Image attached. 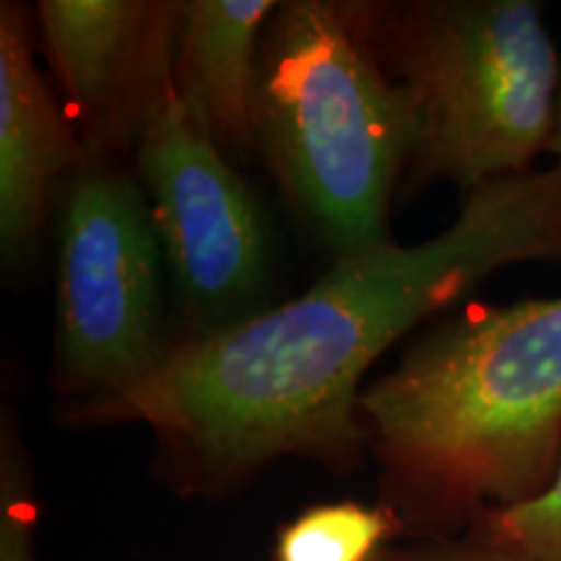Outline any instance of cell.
<instances>
[{"label": "cell", "mask_w": 561, "mask_h": 561, "mask_svg": "<svg viewBox=\"0 0 561 561\" xmlns=\"http://www.w3.org/2000/svg\"><path fill=\"white\" fill-rule=\"evenodd\" d=\"M164 3L140 0H42L37 19L62 94L89 133L136 125Z\"/></svg>", "instance_id": "obj_8"}, {"label": "cell", "mask_w": 561, "mask_h": 561, "mask_svg": "<svg viewBox=\"0 0 561 561\" xmlns=\"http://www.w3.org/2000/svg\"><path fill=\"white\" fill-rule=\"evenodd\" d=\"M273 0L178 3L174 79L182 102L208 136L227 149L255 144L257 66Z\"/></svg>", "instance_id": "obj_9"}, {"label": "cell", "mask_w": 561, "mask_h": 561, "mask_svg": "<svg viewBox=\"0 0 561 561\" xmlns=\"http://www.w3.org/2000/svg\"><path fill=\"white\" fill-rule=\"evenodd\" d=\"M380 504L409 538L462 536L561 466V297L473 307L359 398Z\"/></svg>", "instance_id": "obj_2"}, {"label": "cell", "mask_w": 561, "mask_h": 561, "mask_svg": "<svg viewBox=\"0 0 561 561\" xmlns=\"http://www.w3.org/2000/svg\"><path fill=\"white\" fill-rule=\"evenodd\" d=\"M377 561H525L515 553L500 551L494 546L468 536H434L409 538L405 543L388 546Z\"/></svg>", "instance_id": "obj_13"}, {"label": "cell", "mask_w": 561, "mask_h": 561, "mask_svg": "<svg viewBox=\"0 0 561 561\" xmlns=\"http://www.w3.org/2000/svg\"><path fill=\"white\" fill-rule=\"evenodd\" d=\"M255 138L339 255L390 240V201L411 164L413 121L403 89L385 73L371 5H278L261 45Z\"/></svg>", "instance_id": "obj_3"}, {"label": "cell", "mask_w": 561, "mask_h": 561, "mask_svg": "<svg viewBox=\"0 0 561 561\" xmlns=\"http://www.w3.org/2000/svg\"><path fill=\"white\" fill-rule=\"evenodd\" d=\"M164 250L146 193L128 174L81 159L58 231V369L83 401L121 396L167 359L161 343Z\"/></svg>", "instance_id": "obj_5"}, {"label": "cell", "mask_w": 561, "mask_h": 561, "mask_svg": "<svg viewBox=\"0 0 561 561\" xmlns=\"http://www.w3.org/2000/svg\"><path fill=\"white\" fill-rule=\"evenodd\" d=\"M396 536L401 523L382 504H314L278 530L276 561H377Z\"/></svg>", "instance_id": "obj_10"}, {"label": "cell", "mask_w": 561, "mask_h": 561, "mask_svg": "<svg viewBox=\"0 0 561 561\" xmlns=\"http://www.w3.org/2000/svg\"><path fill=\"white\" fill-rule=\"evenodd\" d=\"M466 533L525 561H561V466L536 500L483 512Z\"/></svg>", "instance_id": "obj_11"}, {"label": "cell", "mask_w": 561, "mask_h": 561, "mask_svg": "<svg viewBox=\"0 0 561 561\" xmlns=\"http://www.w3.org/2000/svg\"><path fill=\"white\" fill-rule=\"evenodd\" d=\"M385 68L413 121L409 178L462 195L533 170L549 149L561 58L533 0L371 5Z\"/></svg>", "instance_id": "obj_4"}, {"label": "cell", "mask_w": 561, "mask_h": 561, "mask_svg": "<svg viewBox=\"0 0 561 561\" xmlns=\"http://www.w3.org/2000/svg\"><path fill=\"white\" fill-rule=\"evenodd\" d=\"M174 21L178 3H164L136 112L138 170L182 299L224 318L261 291L268 240L255 198L182 102Z\"/></svg>", "instance_id": "obj_6"}, {"label": "cell", "mask_w": 561, "mask_h": 561, "mask_svg": "<svg viewBox=\"0 0 561 561\" xmlns=\"http://www.w3.org/2000/svg\"><path fill=\"white\" fill-rule=\"evenodd\" d=\"M517 263H561V167L462 195L450 227L419 244L339 255L297 299L170 348L146 382L81 401L83 424H144L174 483L224 494L280 458L351 471L369 447L364 371L430 314Z\"/></svg>", "instance_id": "obj_1"}, {"label": "cell", "mask_w": 561, "mask_h": 561, "mask_svg": "<svg viewBox=\"0 0 561 561\" xmlns=\"http://www.w3.org/2000/svg\"><path fill=\"white\" fill-rule=\"evenodd\" d=\"M553 164L561 167V76H559V89H557V102H553V121H551V136H549V149Z\"/></svg>", "instance_id": "obj_14"}, {"label": "cell", "mask_w": 561, "mask_h": 561, "mask_svg": "<svg viewBox=\"0 0 561 561\" xmlns=\"http://www.w3.org/2000/svg\"><path fill=\"white\" fill-rule=\"evenodd\" d=\"M79 149L32 58L30 24L0 5V248L19 265L37 248L55 180L79 167Z\"/></svg>", "instance_id": "obj_7"}, {"label": "cell", "mask_w": 561, "mask_h": 561, "mask_svg": "<svg viewBox=\"0 0 561 561\" xmlns=\"http://www.w3.org/2000/svg\"><path fill=\"white\" fill-rule=\"evenodd\" d=\"M37 504L30 468L11 432H3L0 450V561H37L34 551Z\"/></svg>", "instance_id": "obj_12"}]
</instances>
